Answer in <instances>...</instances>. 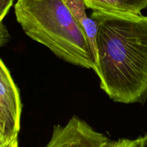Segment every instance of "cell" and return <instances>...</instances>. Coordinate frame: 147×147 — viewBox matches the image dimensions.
Instances as JSON below:
<instances>
[{"label": "cell", "mask_w": 147, "mask_h": 147, "mask_svg": "<svg viewBox=\"0 0 147 147\" xmlns=\"http://www.w3.org/2000/svg\"><path fill=\"white\" fill-rule=\"evenodd\" d=\"M97 24V73L100 88L115 102L147 100V16L92 11Z\"/></svg>", "instance_id": "cell-1"}, {"label": "cell", "mask_w": 147, "mask_h": 147, "mask_svg": "<svg viewBox=\"0 0 147 147\" xmlns=\"http://www.w3.org/2000/svg\"><path fill=\"white\" fill-rule=\"evenodd\" d=\"M14 14L32 40L64 61L96 73L86 37L64 0H17Z\"/></svg>", "instance_id": "cell-2"}, {"label": "cell", "mask_w": 147, "mask_h": 147, "mask_svg": "<svg viewBox=\"0 0 147 147\" xmlns=\"http://www.w3.org/2000/svg\"><path fill=\"white\" fill-rule=\"evenodd\" d=\"M22 103L18 88L0 58V126L7 139H17L20 129Z\"/></svg>", "instance_id": "cell-3"}, {"label": "cell", "mask_w": 147, "mask_h": 147, "mask_svg": "<svg viewBox=\"0 0 147 147\" xmlns=\"http://www.w3.org/2000/svg\"><path fill=\"white\" fill-rule=\"evenodd\" d=\"M109 141L105 135L73 116L65 126H54L50 140L45 147H105Z\"/></svg>", "instance_id": "cell-4"}, {"label": "cell", "mask_w": 147, "mask_h": 147, "mask_svg": "<svg viewBox=\"0 0 147 147\" xmlns=\"http://www.w3.org/2000/svg\"><path fill=\"white\" fill-rule=\"evenodd\" d=\"M64 2L86 37L97 70V52L96 37L98 30L97 24L92 17L86 14V7L82 0H64Z\"/></svg>", "instance_id": "cell-5"}, {"label": "cell", "mask_w": 147, "mask_h": 147, "mask_svg": "<svg viewBox=\"0 0 147 147\" xmlns=\"http://www.w3.org/2000/svg\"><path fill=\"white\" fill-rule=\"evenodd\" d=\"M86 8L93 11L130 13L121 0H82Z\"/></svg>", "instance_id": "cell-6"}, {"label": "cell", "mask_w": 147, "mask_h": 147, "mask_svg": "<svg viewBox=\"0 0 147 147\" xmlns=\"http://www.w3.org/2000/svg\"><path fill=\"white\" fill-rule=\"evenodd\" d=\"M130 13L141 14V11L147 7V0H121Z\"/></svg>", "instance_id": "cell-7"}, {"label": "cell", "mask_w": 147, "mask_h": 147, "mask_svg": "<svg viewBox=\"0 0 147 147\" xmlns=\"http://www.w3.org/2000/svg\"><path fill=\"white\" fill-rule=\"evenodd\" d=\"M105 147H140L139 139L131 140L127 139H120L117 141H110Z\"/></svg>", "instance_id": "cell-8"}, {"label": "cell", "mask_w": 147, "mask_h": 147, "mask_svg": "<svg viewBox=\"0 0 147 147\" xmlns=\"http://www.w3.org/2000/svg\"><path fill=\"white\" fill-rule=\"evenodd\" d=\"M12 4L13 0H0V23L2 22Z\"/></svg>", "instance_id": "cell-9"}, {"label": "cell", "mask_w": 147, "mask_h": 147, "mask_svg": "<svg viewBox=\"0 0 147 147\" xmlns=\"http://www.w3.org/2000/svg\"><path fill=\"white\" fill-rule=\"evenodd\" d=\"M10 40V35L6 26L2 22L0 23V47L5 45Z\"/></svg>", "instance_id": "cell-10"}, {"label": "cell", "mask_w": 147, "mask_h": 147, "mask_svg": "<svg viewBox=\"0 0 147 147\" xmlns=\"http://www.w3.org/2000/svg\"><path fill=\"white\" fill-rule=\"evenodd\" d=\"M138 139L140 141V147H147V134Z\"/></svg>", "instance_id": "cell-11"}, {"label": "cell", "mask_w": 147, "mask_h": 147, "mask_svg": "<svg viewBox=\"0 0 147 147\" xmlns=\"http://www.w3.org/2000/svg\"><path fill=\"white\" fill-rule=\"evenodd\" d=\"M0 140H2L4 141V142H7V143H9V142H12V141H10L9 139H7V138L6 137L5 135H4V132H3L2 129H1V126H0ZM15 140V139H14ZM14 141V140H13Z\"/></svg>", "instance_id": "cell-12"}, {"label": "cell", "mask_w": 147, "mask_h": 147, "mask_svg": "<svg viewBox=\"0 0 147 147\" xmlns=\"http://www.w3.org/2000/svg\"><path fill=\"white\" fill-rule=\"evenodd\" d=\"M1 147H18V141H17V139H15V140L12 141V142H10L9 144Z\"/></svg>", "instance_id": "cell-13"}, {"label": "cell", "mask_w": 147, "mask_h": 147, "mask_svg": "<svg viewBox=\"0 0 147 147\" xmlns=\"http://www.w3.org/2000/svg\"><path fill=\"white\" fill-rule=\"evenodd\" d=\"M9 143H10V142H9ZM9 143H7V142H4V141H2V140H0V147L4 146V145L7 144H9Z\"/></svg>", "instance_id": "cell-14"}]
</instances>
